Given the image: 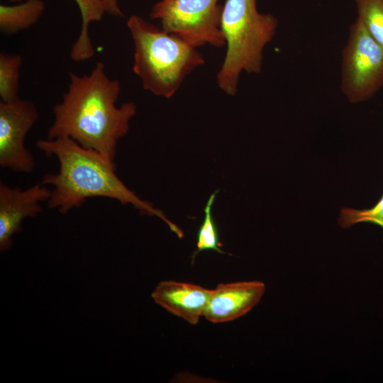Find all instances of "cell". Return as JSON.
<instances>
[{
  "instance_id": "cell-10",
  "label": "cell",
  "mask_w": 383,
  "mask_h": 383,
  "mask_svg": "<svg viewBox=\"0 0 383 383\" xmlns=\"http://www.w3.org/2000/svg\"><path fill=\"white\" fill-rule=\"evenodd\" d=\"M211 292L199 285L166 280L156 286L151 296L170 313L196 325L203 316Z\"/></svg>"
},
{
  "instance_id": "cell-14",
  "label": "cell",
  "mask_w": 383,
  "mask_h": 383,
  "mask_svg": "<svg viewBox=\"0 0 383 383\" xmlns=\"http://www.w3.org/2000/svg\"><path fill=\"white\" fill-rule=\"evenodd\" d=\"M218 192V191L216 190L211 194L204 209V217L197 231L196 250L193 252L192 262L196 256L204 250H213L226 254L221 248L218 226L211 213V208Z\"/></svg>"
},
{
  "instance_id": "cell-8",
  "label": "cell",
  "mask_w": 383,
  "mask_h": 383,
  "mask_svg": "<svg viewBox=\"0 0 383 383\" xmlns=\"http://www.w3.org/2000/svg\"><path fill=\"white\" fill-rule=\"evenodd\" d=\"M51 190L46 185L35 184L26 189L0 184V250L10 248L13 234L21 231V222L42 212L40 202L48 201Z\"/></svg>"
},
{
  "instance_id": "cell-16",
  "label": "cell",
  "mask_w": 383,
  "mask_h": 383,
  "mask_svg": "<svg viewBox=\"0 0 383 383\" xmlns=\"http://www.w3.org/2000/svg\"><path fill=\"white\" fill-rule=\"evenodd\" d=\"M338 222L344 228L363 222L372 223L383 228V195L373 207L368 209H342Z\"/></svg>"
},
{
  "instance_id": "cell-15",
  "label": "cell",
  "mask_w": 383,
  "mask_h": 383,
  "mask_svg": "<svg viewBox=\"0 0 383 383\" xmlns=\"http://www.w3.org/2000/svg\"><path fill=\"white\" fill-rule=\"evenodd\" d=\"M358 16L367 32L383 46V0H354Z\"/></svg>"
},
{
  "instance_id": "cell-7",
  "label": "cell",
  "mask_w": 383,
  "mask_h": 383,
  "mask_svg": "<svg viewBox=\"0 0 383 383\" xmlns=\"http://www.w3.org/2000/svg\"><path fill=\"white\" fill-rule=\"evenodd\" d=\"M38 112L35 104L18 99L0 102V166L16 172L29 173L35 160L26 148V135L36 123Z\"/></svg>"
},
{
  "instance_id": "cell-9",
  "label": "cell",
  "mask_w": 383,
  "mask_h": 383,
  "mask_svg": "<svg viewBox=\"0 0 383 383\" xmlns=\"http://www.w3.org/2000/svg\"><path fill=\"white\" fill-rule=\"evenodd\" d=\"M260 281H243L218 284L211 294L203 316L213 323L237 319L253 309L265 292Z\"/></svg>"
},
{
  "instance_id": "cell-2",
  "label": "cell",
  "mask_w": 383,
  "mask_h": 383,
  "mask_svg": "<svg viewBox=\"0 0 383 383\" xmlns=\"http://www.w3.org/2000/svg\"><path fill=\"white\" fill-rule=\"evenodd\" d=\"M36 147L48 157H55L59 163L58 172L45 174L41 182L53 187L47 201L50 209L65 214L80 207L87 199L109 198L160 218L179 238L183 237L182 231L162 211L141 199L124 184L115 172L116 164L99 152L67 137L40 139Z\"/></svg>"
},
{
  "instance_id": "cell-13",
  "label": "cell",
  "mask_w": 383,
  "mask_h": 383,
  "mask_svg": "<svg viewBox=\"0 0 383 383\" xmlns=\"http://www.w3.org/2000/svg\"><path fill=\"white\" fill-rule=\"evenodd\" d=\"M22 57L18 54L0 53L1 101L12 102L19 99L20 69Z\"/></svg>"
},
{
  "instance_id": "cell-1",
  "label": "cell",
  "mask_w": 383,
  "mask_h": 383,
  "mask_svg": "<svg viewBox=\"0 0 383 383\" xmlns=\"http://www.w3.org/2000/svg\"><path fill=\"white\" fill-rule=\"evenodd\" d=\"M69 77L67 91L53 107L47 138H70L114 162L118 141L128 133L136 105H116L120 82L109 77L101 61L89 74L70 72Z\"/></svg>"
},
{
  "instance_id": "cell-5",
  "label": "cell",
  "mask_w": 383,
  "mask_h": 383,
  "mask_svg": "<svg viewBox=\"0 0 383 383\" xmlns=\"http://www.w3.org/2000/svg\"><path fill=\"white\" fill-rule=\"evenodd\" d=\"M223 6L218 0H160L151 8L150 17L161 28L196 48L225 45L221 30Z\"/></svg>"
},
{
  "instance_id": "cell-3",
  "label": "cell",
  "mask_w": 383,
  "mask_h": 383,
  "mask_svg": "<svg viewBox=\"0 0 383 383\" xmlns=\"http://www.w3.org/2000/svg\"><path fill=\"white\" fill-rule=\"evenodd\" d=\"M134 45L133 70L144 89L171 98L185 78L204 64L198 48L137 15L127 21Z\"/></svg>"
},
{
  "instance_id": "cell-6",
  "label": "cell",
  "mask_w": 383,
  "mask_h": 383,
  "mask_svg": "<svg viewBox=\"0 0 383 383\" xmlns=\"http://www.w3.org/2000/svg\"><path fill=\"white\" fill-rule=\"evenodd\" d=\"M383 86V46L357 18L343 50L340 89L351 103L372 98Z\"/></svg>"
},
{
  "instance_id": "cell-11",
  "label": "cell",
  "mask_w": 383,
  "mask_h": 383,
  "mask_svg": "<svg viewBox=\"0 0 383 383\" xmlns=\"http://www.w3.org/2000/svg\"><path fill=\"white\" fill-rule=\"evenodd\" d=\"M18 2L21 0H9ZM80 11L82 26L77 40L70 50L71 59L77 62L91 59L95 53L91 40L89 34V26L93 22L101 20L106 13L101 0H74Z\"/></svg>"
},
{
  "instance_id": "cell-17",
  "label": "cell",
  "mask_w": 383,
  "mask_h": 383,
  "mask_svg": "<svg viewBox=\"0 0 383 383\" xmlns=\"http://www.w3.org/2000/svg\"><path fill=\"white\" fill-rule=\"evenodd\" d=\"M101 1L105 8L106 13L108 14L117 17L124 16L118 6V0H101Z\"/></svg>"
},
{
  "instance_id": "cell-12",
  "label": "cell",
  "mask_w": 383,
  "mask_h": 383,
  "mask_svg": "<svg viewBox=\"0 0 383 383\" xmlns=\"http://www.w3.org/2000/svg\"><path fill=\"white\" fill-rule=\"evenodd\" d=\"M45 5L42 0H26L15 5H0V30L13 35L34 25L43 16Z\"/></svg>"
},
{
  "instance_id": "cell-4",
  "label": "cell",
  "mask_w": 383,
  "mask_h": 383,
  "mask_svg": "<svg viewBox=\"0 0 383 383\" xmlns=\"http://www.w3.org/2000/svg\"><path fill=\"white\" fill-rule=\"evenodd\" d=\"M278 21L271 13H260L257 0H226L221 16V30L226 45L216 82L226 94L237 93L242 72L262 71L263 50L277 31Z\"/></svg>"
}]
</instances>
